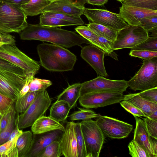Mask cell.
Here are the masks:
<instances>
[{"label":"cell","mask_w":157,"mask_h":157,"mask_svg":"<svg viewBox=\"0 0 157 157\" xmlns=\"http://www.w3.org/2000/svg\"><path fill=\"white\" fill-rule=\"evenodd\" d=\"M20 33L22 40L46 41L65 48L81 46L83 44L92 45L87 40L75 32L57 27L42 26L39 23L36 25L28 23Z\"/></svg>","instance_id":"obj_1"},{"label":"cell","mask_w":157,"mask_h":157,"mask_svg":"<svg viewBox=\"0 0 157 157\" xmlns=\"http://www.w3.org/2000/svg\"><path fill=\"white\" fill-rule=\"evenodd\" d=\"M37 50L41 65L50 71H71L77 59L68 49L54 44L43 43L38 45Z\"/></svg>","instance_id":"obj_2"},{"label":"cell","mask_w":157,"mask_h":157,"mask_svg":"<svg viewBox=\"0 0 157 157\" xmlns=\"http://www.w3.org/2000/svg\"><path fill=\"white\" fill-rule=\"evenodd\" d=\"M27 18L20 6L0 0L1 33H20L28 25Z\"/></svg>","instance_id":"obj_3"},{"label":"cell","mask_w":157,"mask_h":157,"mask_svg":"<svg viewBox=\"0 0 157 157\" xmlns=\"http://www.w3.org/2000/svg\"><path fill=\"white\" fill-rule=\"evenodd\" d=\"M51 100L46 90L39 91L33 101L24 112L16 115L15 127L19 129L31 126L43 115L51 105Z\"/></svg>","instance_id":"obj_4"},{"label":"cell","mask_w":157,"mask_h":157,"mask_svg":"<svg viewBox=\"0 0 157 157\" xmlns=\"http://www.w3.org/2000/svg\"><path fill=\"white\" fill-rule=\"evenodd\" d=\"M128 87L134 91H143L157 86V57L143 60L136 74L128 81Z\"/></svg>","instance_id":"obj_5"},{"label":"cell","mask_w":157,"mask_h":157,"mask_svg":"<svg viewBox=\"0 0 157 157\" xmlns=\"http://www.w3.org/2000/svg\"><path fill=\"white\" fill-rule=\"evenodd\" d=\"M87 157H98L102 147L104 135L96 121L92 119L80 122Z\"/></svg>","instance_id":"obj_6"},{"label":"cell","mask_w":157,"mask_h":157,"mask_svg":"<svg viewBox=\"0 0 157 157\" xmlns=\"http://www.w3.org/2000/svg\"><path fill=\"white\" fill-rule=\"evenodd\" d=\"M0 58L22 69L27 75H35L40 68L37 62L20 51L15 44L0 45Z\"/></svg>","instance_id":"obj_7"},{"label":"cell","mask_w":157,"mask_h":157,"mask_svg":"<svg viewBox=\"0 0 157 157\" xmlns=\"http://www.w3.org/2000/svg\"><path fill=\"white\" fill-rule=\"evenodd\" d=\"M148 37V33L141 26L128 25L117 32L111 48L113 51L126 48L131 49Z\"/></svg>","instance_id":"obj_8"},{"label":"cell","mask_w":157,"mask_h":157,"mask_svg":"<svg viewBox=\"0 0 157 157\" xmlns=\"http://www.w3.org/2000/svg\"><path fill=\"white\" fill-rule=\"evenodd\" d=\"M128 87V81L124 80H111L99 76L82 83L80 95L95 92H113L123 93Z\"/></svg>","instance_id":"obj_9"},{"label":"cell","mask_w":157,"mask_h":157,"mask_svg":"<svg viewBox=\"0 0 157 157\" xmlns=\"http://www.w3.org/2000/svg\"><path fill=\"white\" fill-rule=\"evenodd\" d=\"M83 14L91 22L90 23L101 25L117 31L128 25L119 13L105 10L85 7L83 10Z\"/></svg>","instance_id":"obj_10"},{"label":"cell","mask_w":157,"mask_h":157,"mask_svg":"<svg viewBox=\"0 0 157 157\" xmlns=\"http://www.w3.org/2000/svg\"><path fill=\"white\" fill-rule=\"evenodd\" d=\"M124 95L118 92H91L80 96V105L86 109L97 108L120 102L124 100Z\"/></svg>","instance_id":"obj_11"},{"label":"cell","mask_w":157,"mask_h":157,"mask_svg":"<svg viewBox=\"0 0 157 157\" xmlns=\"http://www.w3.org/2000/svg\"><path fill=\"white\" fill-rule=\"evenodd\" d=\"M96 121L104 135L111 138H126L133 128L132 124L106 116L101 115Z\"/></svg>","instance_id":"obj_12"},{"label":"cell","mask_w":157,"mask_h":157,"mask_svg":"<svg viewBox=\"0 0 157 157\" xmlns=\"http://www.w3.org/2000/svg\"><path fill=\"white\" fill-rule=\"evenodd\" d=\"M86 3V0H54L43 10L42 13L56 12L81 16Z\"/></svg>","instance_id":"obj_13"},{"label":"cell","mask_w":157,"mask_h":157,"mask_svg":"<svg viewBox=\"0 0 157 157\" xmlns=\"http://www.w3.org/2000/svg\"><path fill=\"white\" fill-rule=\"evenodd\" d=\"M105 55L104 52L90 45L82 47L80 56L94 69L98 75L107 77L108 75L104 62Z\"/></svg>","instance_id":"obj_14"},{"label":"cell","mask_w":157,"mask_h":157,"mask_svg":"<svg viewBox=\"0 0 157 157\" xmlns=\"http://www.w3.org/2000/svg\"><path fill=\"white\" fill-rule=\"evenodd\" d=\"M0 74L19 91L25 85L27 75L22 69L1 58Z\"/></svg>","instance_id":"obj_15"},{"label":"cell","mask_w":157,"mask_h":157,"mask_svg":"<svg viewBox=\"0 0 157 157\" xmlns=\"http://www.w3.org/2000/svg\"><path fill=\"white\" fill-rule=\"evenodd\" d=\"M75 123H67L59 141L62 155L65 157H78Z\"/></svg>","instance_id":"obj_16"},{"label":"cell","mask_w":157,"mask_h":157,"mask_svg":"<svg viewBox=\"0 0 157 157\" xmlns=\"http://www.w3.org/2000/svg\"><path fill=\"white\" fill-rule=\"evenodd\" d=\"M63 132L56 130L41 134H33L31 146L25 157H37L41 151L52 142L59 141Z\"/></svg>","instance_id":"obj_17"},{"label":"cell","mask_w":157,"mask_h":157,"mask_svg":"<svg viewBox=\"0 0 157 157\" xmlns=\"http://www.w3.org/2000/svg\"><path fill=\"white\" fill-rule=\"evenodd\" d=\"M119 15L129 25L140 26L143 19L151 16H157V10L128 6L122 4L119 8Z\"/></svg>","instance_id":"obj_18"},{"label":"cell","mask_w":157,"mask_h":157,"mask_svg":"<svg viewBox=\"0 0 157 157\" xmlns=\"http://www.w3.org/2000/svg\"><path fill=\"white\" fill-rule=\"evenodd\" d=\"M136 127L134 130L133 140L144 147L151 157H154L151 146V137L146 129L144 121L137 117L134 116Z\"/></svg>","instance_id":"obj_19"},{"label":"cell","mask_w":157,"mask_h":157,"mask_svg":"<svg viewBox=\"0 0 157 157\" xmlns=\"http://www.w3.org/2000/svg\"><path fill=\"white\" fill-rule=\"evenodd\" d=\"M65 128L59 122L49 116L43 115L35 121L31 126V130L33 134H36L56 130L64 132Z\"/></svg>","instance_id":"obj_20"},{"label":"cell","mask_w":157,"mask_h":157,"mask_svg":"<svg viewBox=\"0 0 157 157\" xmlns=\"http://www.w3.org/2000/svg\"><path fill=\"white\" fill-rule=\"evenodd\" d=\"M124 100L137 107L147 117L152 113L157 110V103L147 101L139 95V93L124 95Z\"/></svg>","instance_id":"obj_21"},{"label":"cell","mask_w":157,"mask_h":157,"mask_svg":"<svg viewBox=\"0 0 157 157\" xmlns=\"http://www.w3.org/2000/svg\"><path fill=\"white\" fill-rule=\"evenodd\" d=\"M82 83H76L70 85L57 97V100H62L67 102L71 109L75 106L80 96Z\"/></svg>","instance_id":"obj_22"},{"label":"cell","mask_w":157,"mask_h":157,"mask_svg":"<svg viewBox=\"0 0 157 157\" xmlns=\"http://www.w3.org/2000/svg\"><path fill=\"white\" fill-rule=\"evenodd\" d=\"M71 108L66 101L56 100L51 106L49 116L60 122L66 121Z\"/></svg>","instance_id":"obj_23"},{"label":"cell","mask_w":157,"mask_h":157,"mask_svg":"<svg viewBox=\"0 0 157 157\" xmlns=\"http://www.w3.org/2000/svg\"><path fill=\"white\" fill-rule=\"evenodd\" d=\"M50 2L48 0H30L20 6L27 16H33L42 13L43 10Z\"/></svg>","instance_id":"obj_24"},{"label":"cell","mask_w":157,"mask_h":157,"mask_svg":"<svg viewBox=\"0 0 157 157\" xmlns=\"http://www.w3.org/2000/svg\"><path fill=\"white\" fill-rule=\"evenodd\" d=\"M33 138V134L31 131L23 132L18 137L16 144L18 157H25L31 146Z\"/></svg>","instance_id":"obj_25"},{"label":"cell","mask_w":157,"mask_h":157,"mask_svg":"<svg viewBox=\"0 0 157 157\" xmlns=\"http://www.w3.org/2000/svg\"><path fill=\"white\" fill-rule=\"evenodd\" d=\"M75 30L79 35L89 41L92 45L103 51L105 53V55L107 56L106 50L99 40L98 36L87 26H78Z\"/></svg>","instance_id":"obj_26"},{"label":"cell","mask_w":157,"mask_h":157,"mask_svg":"<svg viewBox=\"0 0 157 157\" xmlns=\"http://www.w3.org/2000/svg\"><path fill=\"white\" fill-rule=\"evenodd\" d=\"M87 26L98 36L113 42L116 40L117 31L106 26L96 23H89Z\"/></svg>","instance_id":"obj_27"},{"label":"cell","mask_w":157,"mask_h":157,"mask_svg":"<svg viewBox=\"0 0 157 157\" xmlns=\"http://www.w3.org/2000/svg\"><path fill=\"white\" fill-rule=\"evenodd\" d=\"M38 92H29L22 97L17 98L15 104L17 113L19 114L25 112L33 101Z\"/></svg>","instance_id":"obj_28"},{"label":"cell","mask_w":157,"mask_h":157,"mask_svg":"<svg viewBox=\"0 0 157 157\" xmlns=\"http://www.w3.org/2000/svg\"><path fill=\"white\" fill-rule=\"evenodd\" d=\"M21 134L0 145V157H18L16 144L18 137Z\"/></svg>","instance_id":"obj_29"},{"label":"cell","mask_w":157,"mask_h":157,"mask_svg":"<svg viewBox=\"0 0 157 157\" xmlns=\"http://www.w3.org/2000/svg\"><path fill=\"white\" fill-rule=\"evenodd\" d=\"M16 113L15 106L14 105L7 124L5 128L0 133V145L9 140L11 133L15 128V121Z\"/></svg>","instance_id":"obj_30"},{"label":"cell","mask_w":157,"mask_h":157,"mask_svg":"<svg viewBox=\"0 0 157 157\" xmlns=\"http://www.w3.org/2000/svg\"><path fill=\"white\" fill-rule=\"evenodd\" d=\"M39 24L42 26L54 27L77 25L74 23L54 17L45 15L43 13L40 16Z\"/></svg>","instance_id":"obj_31"},{"label":"cell","mask_w":157,"mask_h":157,"mask_svg":"<svg viewBox=\"0 0 157 157\" xmlns=\"http://www.w3.org/2000/svg\"><path fill=\"white\" fill-rule=\"evenodd\" d=\"M20 91L0 74V93L14 101L19 97Z\"/></svg>","instance_id":"obj_32"},{"label":"cell","mask_w":157,"mask_h":157,"mask_svg":"<svg viewBox=\"0 0 157 157\" xmlns=\"http://www.w3.org/2000/svg\"><path fill=\"white\" fill-rule=\"evenodd\" d=\"M78 111L73 112L69 117L71 121H84L97 118L101 115L96 113L93 110L89 109H84L78 107Z\"/></svg>","instance_id":"obj_33"},{"label":"cell","mask_w":157,"mask_h":157,"mask_svg":"<svg viewBox=\"0 0 157 157\" xmlns=\"http://www.w3.org/2000/svg\"><path fill=\"white\" fill-rule=\"evenodd\" d=\"M62 156L59 141H53L44 148L37 157H59Z\"/></svg>","instance_id":"obj_34"},{"label":"cell","mask_w":157,"mask_h":157,"mask_svg":"<svg viewBox=\"0 0 157 157\" xmlns=\"http://www.w3.org/2000/svg\"><path fill=\"white\" fill-rule=\"evenodd\" d=\"M123 2L126 6L157 10V0H125Z\"/></svg>","instance_id":"obj_35"},{"label":"cell","mask_w":157,"mask_h":157,"mask_svg":"<svg viewBox=\"0 0 157 157\" xmlns=\"http://www.w3.org/2000/svg\"><path fill=\"white\" fill-rule=\"evenodd\" d=\"M44 15L54 17L75 24L77 25H82L85 24L81 16L62 13L56 12H46L42 13Z\"/></svg>","instance_id":"obj_36"},{"label":"cell","mask_w":157,"mask_h":157,"mask_svg":"<svg viewBox=\"0 0 157 157\" xmlns=\"http://www.w3.org/2000/svg\"><path fill=\"white\" fill-rule=\"evenodd\" d=\"M78 157H87L85 142L82 132L80 122L75 123Z\"/></svg>","instance_id":"obj_37"},{"label":"cell","mask_w":157,"mask_h":157,"mask_svg":"<svg viewBox=\"0 0 157 157\" xmlns=\"http://www.w3.org/2000/svg\"><path fill=\"white\" fill-rule=\"evenodd\" d=\"M129 154L133 157H151L147 151L133 140L128 145Z\"/></svg>","instance_id":"obj_38"},{"label":"cell","mask_w":157,"mask_h":157,"mask_svg":"<svg viewBox=\"0 0 157 157\" xmlns=\"http://www.w3.org/2000/svg\"><path fill=\"white\" fill-rule=\"evenodd\" d=\"M52 84V82L50 80L39 79L34 77L29 83V92L40 91L46 90Z\"/></svg>","instance_id":"obj_39"},{"label":"cell","mask_w":157,"mask_h":157,"mask_svg":"<svg viewBox=\"0 0 157 157\" xmlns=\"http://www.w3.org/2000/svg\"><path fill=\"white\" fill-rule=\"evenodd\" d=\"M157 37H149L131 49L157 51Z\"/></svg>","instance_id":"obj_40"},{"label":"cell","mask_w":157,"mask_h":157,"mask_svg":"<svg viewBox=\"0 0 157 157\" xmlns=\"http://www.w3.org/2000/svg\"><path fill=\"white\" fill-rule=\"evenodd\" d=\"M148 33L157 29V16L149 17L143 19L140 26Z\"/></svg>","instance_id":"obj_41"},{"label":"cell","mask_w":157,"mask_h":157,"mask_svg":"<svg viewBox=\"0 0 157 157\" xmlns=\"http://www.w3.org/2000/svg\"><path fill=\"white\" fill-rule=\"evenodd\" d=\"M120 103L124 109L132 114L134 117H147L142 111L130 102L124 100L121 101Z\"/></svg>","instance_id":"obj_42"},{"label":"cell","mask_w":157,"mask_h":157,"mask_svg":"<svg viewBox=\"0 0 157 157\" xmlns=\"http://www.w3.org/2000/svg\"><path fill=\"white\" fill-rule=\"evenodd\" d=\"M129 55L131 56L148 59L157 57V51L131 49Z\"/></svg>","instance_id":"obj_43"},{"label":"cell","mask_w":157,"mask_h":157,"mask_svg":"<svg viewBox=\"0 0 157 157\" xmlns=\"http://www.w3.org/2000/svg\"><path fill=\"white\" fill-rule=\"evenodd\" d=\"M15 101L0 93V115L2 116Z\"/></svg>","instance_id":"obj_44"},{"label":"cell","mask_w":157,"mask_h":157,"mask_svg":"<svg viewBox=\"0 0 157 157\" xmlns=\"http://www.w3.org/2000/svg\"><path fill=\"white\" fill-rule=\"evenodd\" d=\"M143 119L150 136L153 138L157 139V121L151 120L147 117Z\"/></svg>","instance_id":"obj_45"},{"label":"cell","mask_w":157,"mask_h":157,"mask_svg":"<svg viewBox=\"0 0 157 157\" xmlns=\"http://www.w3.org/2000/svg\"><path fill=\"white\" fill-rule=\"evenodd\" d=\"M139 94L145 100L157 103V86L142 91Z\"/></svg>","instance_id":"obj_46"},{"label":"cell","mask_w":157,"mask_h":157,"mask_svg":"<svg viewBox=\"0 0 157 157\" xmlns=\"http://www.w3.org/2000/svg\"><path fill=\"white\" fill-rule=\"evenodd\" d=\"M15 37L12 35L8 33H0V45L15 44Z\"/></svg>","instance_id":"obj_47"},{"label":"cell","mask_w":157,"mask_h":157,"mask_svg":"<svg viewBox=\"0 0 157 157\" xmlns=\"http://www.w3.org/2000/svg\"><path fill=\"white\" fill-rule=\"evenodd\" d=\"M15 102L12 104L9 109L2 116L0 120V132L3 130L7 124L13 107L15 104Z\"/></svg>","instance_id":"obj_48"},{"label":"cell","mask_w":157,"mask_h":157,"mask_svg":"<svg viewBox=\"0 0 157 157\" xmlns=\"http://www.w3.org/2000/svg\"><path fill=\"white\" fill-rule=\"evenodd\" d=\"M151 146L154 157H157V139L151 137Z\"/></svg>","instance_id":"obj_49"},{"label":"cell","mask_w":157,"mask_h":157,"mask_svg":"<svg viewBox=\"0 0 157 157\" xmlns=\"http://www.w3.org/2000/svg\"><path fill=\"white\" fill-rule=\"evenodd\" d=\"M7 3L16 5L20 6L28 2L30 0H2Z\"/></svg>","instance_id":"obj_50"},{"label":"cell","mask_w":157,"mask_h":157,"mask_svg":"<svg viewBox=\"0 0 157 157\" xmlns=\"http://www.w3.org/2000/svg\"><path fill=\"white\" fill-rule=\"evenodd\" d=\"M108 0H86V2L93 5L102 6L106 3Z\"/></svg>","instance_id":"obj_51"},{"label":"cell","mask_w":157,"mask_h":157,"mask_svg":"<svg viewBox=\"0 0 157 157\" xmlns=\"http://www.w3.org/2000/svg\"><path fill=\"white\" fill-rule=\"evenodd\" d=\"M23 132L22 130L19 129L18 128L15 127V128L11 133L9 137V140L13 139L17 135L21 134Z\"/></svg>","instance_id":"obj_52"},{"label":"cell","mask_w":157,"mask_h":157,"mask_svg":"<svg viewBox=\"0 0 157 157\" xmlns=\"http://www.w3.org/2000/svg\"><path fill=\"white\" fill-rule=\"evenodd\" d=\"M147 117L151 120L157 121V110L152 113Z\"/></svg>","instance_id":"obj_53"},{"label":"cell","mask_w":157,"mask_h":157,"mask_svg":"<svg viewBox=\"0 0 157 157\" xmlns=\"http://www.w3.org/2000/svg\"><path fill=\"white\" fill-rule=\"evenodd\" d=\"M116 0L118 2H123L125 0Z\"/></svg>","instance_id":"obj_54"},{"label":"cell","mask_w":157,"mask_h":157,"mask_svg":"<svg viewBox=\"0 0 157 157\" xmlns=\"http://www.w3.org/2000/svg\"><path fill=\"white\" fill-rule=\"evenodd\" d=\"M2 117V116L0 115V120Z\"/></svg>","instance_id":"obj_55"},{"label":"cell","mask_w":157,"mask_h":157,"mask_svg":"<svg viewBox=\"0 0 157 157\" xmlns=\"http://www.w3.org/2000/svg\"><path fill=\"white\" fill-rule=\"evenodd\" d=\"M49 0V1H50L51 2V1H53L54 0Z\"/></svg>","instance_id":"obj_56"},{"label":"cell","mask_w":157,"mask_h":157,"mask_svg":"<svg viewBox=\"0 0 157 157\" xmlns=\"http://www.w3.org/2000/svg\"></svg>","instance_id":"obj_57"},{"label":"cell","mask_w":157,"mask_h":157,"mask_svg":"<svg viewBox=\"0 0 157 157\" xmlns=\"http://www.w3.org/2000/svg\"></svg>","instance_id":"obj_58"}]
</instances>
